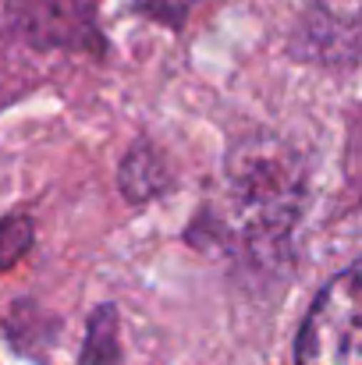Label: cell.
Returning a JSON list of instances; mask_svg holds the SVG:
<instances>
[{
  "label": "cell",
  "instance_id": "8",
  "mask_svg": "<svg viewBox=\"0 0 362 365\" xmlns=\"http://www.w3.org/2000/svg\"><path fill=\"white\" fill-rule=\"evenodd\" d=\"M199 4H203V0H139V7H142L146 14H153V18H160V21H171V25L185 21Z\"/></svg>",
  "mask_w": 362,
  "mask_h": 365
},
{
  "label": "cell",
  "instance_id": "2",
  "mask_svg": "<svg viewBox=\"0 0 362 365\" xmlns=\"http://www.w3.org/2000/svg\"><path fill=\"white\" fill-rule=\"evenodd\" d=\"M295 365H362V259L316 294L298 330Z\"/></svg>",
  "mask_w": 362,
  "mask_h": 365
},
{
  "label": "cell",
  "instance_id": "7",
  "mask_svg": "<svg viewBox=\"0 0 362 365\" xmlns=\"http://www.w3.org/2000/svg\"><path fill=\"white\" fill-rule=\"evenodd\" d=\"M29 248H32V220L21 213L4 217L0 220V269H11Z\"/></svg>",
  "mask_w": 362,
  "mask_h": 365
},
{
  "label": "cell",
  "instance_id": "6",
  "mask_svg": "<svg viewBox=\"0 0 362 365\" xmlns=\"http://www.w3.org/2000/svg\"><path fill=\"white\" fill-rule=\"evenodd\" d=\"M79 365H121V341H118V312L114 305H100L89 316L82 362Z\"/></svg>",
  "mask_w": 362,
  "mask_h": 365
},
{
  "label": "cell",
  "instance_id": "1",
  "mask_svg": "<svg viewBox=\"0 0 362 365\" xmlns=\"http://www.w3.org/2000/svg\"><path fill=\"white\" fill-rule=\"evenodd\" d=\"M306 199L302 167L277 138H252L231 149L217 199L210 206L213 235L231 252L248 259H273Z\"/></svg>",
  "mask_w": 362,
  "mask_h": 365
},
{
  "label": "cell",
  "instance_id": "3",
  "mask_svg": "<svg viewBox=\"0 0 362 365\" xmlns=\"http://www.w3.org/2000/svg\"><path fill=\"white\" fill-rule=\"evenodd\" d=\"M11 18L39 46H96L93 0H11Z\"/></svg>",
  "mask_w": 362,
  "mask_h": 365
},
{
  "label": "cell",
  "instance_id": "4",
  "mask_svg": "<svg viewBox=\"0 0 362 365\" xmlns=\"http://www.w3.org/2000/svg\"><path fill=\"white\" fill-rule=\"evenodd\" d=\"M302 32L316 61H356L362 53V0H309Z\"/></svg>",
  "mask_w": 362,
  "mask_h": 365
},
{
  "label": "cell",
  "instance_id": "5",
  "mask_svg": "<svg viewBox=\"0 0 362 365\" xmlns=\"http://www.w3.org/2000/svg\"><path fill=\"white\" fill-rule=\"evenodd\" d=\"M164 188V160L153 145H135L124 163H121V192L131 202H146L149 195H156Z\"/></svg>",
  "mask_w": 362,
  "mask_h": 365
}]
</instances>
